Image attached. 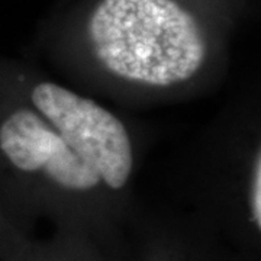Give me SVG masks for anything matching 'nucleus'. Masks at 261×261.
<instances>
[{
	"instance_id": "f257e3e1",
	"label": "nucleus",
	"mask_w": 261,
	"mask_h": 261,
	"mask_svg": "<svg viewBox=\"0 0 261 261\" xmlns=\"http://www.w3.org/2000/svg\"><path fill=\"white\" fill-rule=\"evenodd\" d=\"M48 56L63 82L125 106L186 102L229 68L224 31L189 0H96Z\"/></svg>"
},
{
	"instance_id": "f03ea898",
	"label": "nucleus",
	"mask_w": 261,
	"mask_h": 261,
	"mask_svg": "<svg viewBox=\"0 0 261 261\" xmlns=\"http://www.w3.org/2000/svg\"><path fill=\"white\" fill-rule=\"evenodd\" d=\"M0 192L19 207L68 216L116 209L93 171L20 93L3 58Z\"/></svg>"
},
{
	"instance_id": "7ed1b4c3",
	"label": "nucleus",
	"mask_w": 261,
	"mask_h": 261,
	"mask_svg": "<svg viewBox=\"0 0 261 261\" xmlns=\"http://www.w3.org/2000/svg\"><path fill=\"white\" fill-rule=\"evenodd\" d=\"M5 67L23 97L93 171L113 205L128 203L141 164L140 140L129 122L35 63L5 60Z\"/></svg>"
},
{
	"instance_id": "20e7f679",
	"label": "nucleus",
	"mask_w": 261,
	"mask_h": 261,
	"mask_svg": "<svg viewBox=\"0 0 261 261\" xmlns=\"http://www.w3.org/2000/svg\"><path fill=\"white\" fill-rule=\"evenodd\" d=\"M193 183L233 206L254 233L261 231V100L251 86L228 103L202 137Z\"/></svg>"
},
{
	"instance_id": "39448f33",
	"label": "nucleus",
	"mask_w": 261,
	"mask_h": 261,
	"mask_svg": "<svg viewBox=\"0 0 261 261\" xmlns=\"http://www.w3.org/2000/svg\"><path fill=\"white\" fill-rule=\"evenodd\" d=\"M32 261H49L48 258H34Z\"/></svg>"
}]
</instances>
